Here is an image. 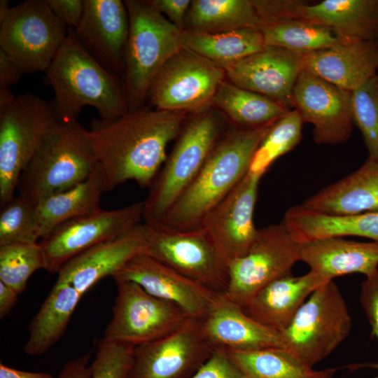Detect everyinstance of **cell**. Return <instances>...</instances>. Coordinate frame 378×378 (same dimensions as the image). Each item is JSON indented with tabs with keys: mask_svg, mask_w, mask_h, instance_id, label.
Segmentation results:
<instances>
[{
	"mask_svg": "<svg viewBox=\"0 0 378 378\" xmlns=\"http://www.w3.org/2000/svg\"><path fill=\"white\" fill-rule=\"evenodd\" d=\"M184 112L139 108L112 120L93 119L88 130L106 191L129 181L150 186L168 144L185 124Z\"/></svg>",
	"mask_w": 378,
	"mask_h": 378,
	"instance_id": "1",
	"label": "cell"
},
{
	"mask_svg": "<svg viewBox=\"0 0 378 378\" xmlns=\"http://www.w3.org/2000/svg\"><path fill=\"white\" fill-rule=\"evenodd\" d=\"M45 74L46 81L55 94L50 104L59 124L78 122L85 106L94 107L99 119L106 121L130 111L120 76L89 53L72 27H69L66 38Z\"/></svg>",
	"mask_w": 378,
	"mask_h": 378,
	"instance_id": "2",
	"label": "cell"
},
{
	"mask_svg": "<svg viewBox=\"0 0 378 378\" xmlns=\"http://www.w3.org/2000/svg\"><path fill=\"white\" fill-rule=\"evenodd\" d=\"M271 126L235 128L222 136L197 176L158 224L181 231L201 227L248 172L254 153Z\"/></svg>",
	"mask_w": 378,
	"mask_h": 378,
	"instance_id": "3",
	"label": "cell"
},
{
	"mask_svg": "<svg viewBox=\"0 0 378 378\" xmlns=\"http://www.w3.org/2000/svg\"><path fill=\"white\" fill-rule=\"evenodd\" d=\"M98 165L88 130L78 122L57 123L22 172L18 195L37 203L82 183Z\"/></svg>",
	"mask_w": 378,
	"mask_h": 378,
	"instance_id": "4",
	"label": "cell"
},
{
	"mask_svg": "<svg viewBox=\"0 0 378 378\" xmlns=\"http://www.w3.org/2000/svg\"><path fill=\"white\" fill-rule=\"evenodd\" d=\"M130 20L125 52V88L130 111L147 98L156 74L182 47L183 30L155 8L150 1H125Z\"/></svg>",
	"mask_w": 378,
	"mask_h": 378,
	"instance_id": "5",
	"label": "cell"
},
{
	"mask_svg": "<svg viewBox=\"0 0 378 378\" xmlns=\"http://www.w3.org/2000/svg\"><path fill=\"white\" fill-rule=\"evenodd\" d=\"M222 123L211 113H200L186 122L172 153L155 177L144 201V222L160 223L189 187L222 138Z\"/></svg>",
	"mask_w": 378,
	"mask_h": 378,
	"instance_id": "6",
	"label": "cell"
},
{
	"mask_svg": "<svg viewBox=\"0 0 378 378\" xmlns=\"http://www.w3.org/2000/svg\"><path fill=\"white\" fill-rule=\"evenodd\" d=\"M351 326L340 290L333 281H328L310 295L281 333L284 349L313 368L344 341Z\"/></svg>",
	"mask_w": 378,
	"mask_h": 378,
	"instance_id": "7",
	"label": "cell"
},
{
	"mask_svg": "<svg viewBox=\"0 0 378 378\" xmlns=\"http://www.w3.org/2000/svg\"><path fill=\"white\" fill-rule=\"evenodd\" d=\"M50 104L28 92L0 108V206L15 197L20 176L57 124Z\"/></svg>",
	"mask_w": 378,
	"mask_h": 378,
	"instance_id": "8",
	"label": "cell"
},
{
	"mask_svg": "<svg viewBox=\"0 0 378 378\" xmlns=\"http://www.w3.org/2000/svg\"><path fill=\"white\" fill-rule=\"evenodd\" d=\"M68 32L46 0L24 1L0 22V50L24 73L46 72Z\"/></svg>",
	"mask_w": 378,
	"mask_h": 378,
	"instance_id": "9",
	"label": "cell"
},
{
	"mask_svg": "<svg viewBox=\"0 0 378 378\" xmlns=\"http://www.w3.org/2000/svg\"><path fill=\"white\" fill-rule=\"evenodd\" d=\"M145 224L146 253L216 293L228 284V262L206 230Z\"/></svg>",
	"mask_w": 378,
	"mask_h": 378,
	"instance_id": "10",
	"label": "cell"
},
{
	"mask_svg": "<svg viewBox=\"0 0 378 378\" xmlns=\"http://www.w3.org/2000/svg\"><path fill=\"white\" fill-rule=\"evenodd\" d=\"M117 295L102 337L134 347L160 339L189 318L176 305L158 298L139 284L114 279Z\"/></svg>",
	"mask_w": 378,
	"mask_h": 378,
	"instance_id": "11",
	"label": "cell"
},
{
	"mask_svg": "<svg viewBox=\"0 0 378 378\" xmlns=\"http://www.w3.org/2000/svg\"><path fill=\"white\" fill-rule=\"evenodd\" d=\"M300 244L283 222L258 229L248 251L229 263L225 294L242 306L270 283L291 274Z\"/></svg>",
	"mask_w": 378,
	"mask_h": 378,
	"instance_id": "12",
	"label": "cell"
},
{
	"mask_svg": "<svg viewBox=\"0 0 378 378\" xmlns=\"http://www.w3.org/2000/svg\"><path fill=\"white\" fill-rule=\"evenodd\" d=\"M144 201L113 209H99L57 226L38 241L45 269L57 274L70 259L101 243L120 237L141 224Z\"/></svg>",
	"mask_w": 378,
	"mask_h": 378,
	"instance_id": "13",
	"label": "cell"
},
{
	"mask_svg": "<svg viewBox=\"0 0 378 378\" xmlns=\"http://www.w3.org/2000/svg\"><path fill=\"white\" fill-rule=\"evenodd\" d=\"M225 74L220 66L183 48L159 70L147 98L158 110L194 111L211 102Z\"/></svg>",
	"mask_w": 378,
	"mask_h": 378,
	"instance_id": "14",
	"label": "cell"
},
{
	"mask_svg": "<svg viewBox=\"0 0 378 378\" xmlns=\"http://www.w3.org/2000/svg\"><path fill=\"white\" fill-rule=\"evenodd\" d=\"M265 22L293 18L325 27L342 42L375 41L378 0H255Z\"/></svg>",
	"mask_w": 378,
	"mask_h": 378,
	"instance_id": "15",
	"label": "cell"
},
{
	"mask_svg": "<svg viewBox=\"0 0 378 378\" xmlns=\"http://www.w3.org/2000/svg\"><path fill=\"white\" fill-rule=\"evenodd\" d=\"M214 349L204 335L202 319L189 317L172 333L135 346L127 378H190Z\"/></svg>",
	"mask_w": 378,
	"mask_h": 378,
	"instance_id": "16",
	"label": "cell"
},
{
	"mask_svg": "<svg viewBox=\"0 0 378 378\" xmlns=\"http://www.w3.org/2000/svg\"><path fill=\"white\" fill-rule=\"evenodd\" d=\"M293 109L303 123L313 125V139L318 144H340L351 134L352 92L309 71L303 70L294 86Z\"/></svg>",
	"mask_w": 378,
	"mask_h": 378,
	"instance_id": "17",
	"label": "cell"
},
{
	"mask_svg": "<svg viewBox=\"0 0 378 378\" xmlns=\"http://www.w3.org/2000/svg\"><path fill=\"white\" fill-rule=\"evenodd\" d=\"M262 175L248 172L235 188L209 214L204 227L229 263L244 255L258 230L253 212Z\"/></svg>",
	"mask_w": 378,
	"mask_h": 378,
	"instance_id": "18",
	"label": "cell"
},
{
	"mask_svg": "<svg viewBox=\"0 0 378 378\" xmlns=\"http://www.w3.org/2000/svg\"><path fill=\"white\" fill-rule=\"evenodd\" d=\"M223 69L232 83L293 109V88L303 71L302 55L265 46Z\"/></svg>",
	"mask_w": 378,
	"mask_h": 378,
	"instance_id": "19",
	"label": "cell"
},
{
	"mask_svg": "<svg viewBox=\"0 0 378 378\" xmlns=\"http://www.w3.org/2000/svg\"><path fill=\"white\" fill-rule=\"evenodd\" d=\"M113 279L139 284L190 318L203 319L218 294L145 253L130 260Z\"/></svg>",
	"mask_w": 378,
	"mask_h": 378,
	"instance_id": "20",
	"label": "cell"
},
{
	"mask_svg": "<svg viewBox=\"0 0 378 378\" xmlns=\"http://www.w3.org/2000/svg\"><path fill=\"white\" fill-rule=\"evenodd\" d=\"M84 11L74 29L81 45L104 66L120 76L125 73V52L129 15L120 0H83Z\"/></svg>",
	"mask_w": 378,
	"mask_h": 378,
	"instance_id": "21",
	"label": "cell"
},
{
	"mask_svg": "<svg viewBox=\"0 0 378 378\" xmlns=\"http://www.w3.org/2000/svg\"><path fill=\"white\" fill-rule=\"evenodd\" d=\"M146 252L145 224L96 245L67 261L55 284L70 285L83 295L101 279L113 276L133 258Z\"/></svg>",
	"mask_w": 378,
	"mask_h": 378,
	"instance_id": "22",
	"label": "cell"
},
{
	"mask_svg": "<svg viewBox=\"0 0 378 378\" xmlns=\"http://www.w3.org/2000/svg\"><path fill=\"white\" fill-rule=\"evenodd\" d=\"M202 321L204 335L214 349L250 351L284 348L280 332L251 318L225 293L216 295Z\"/></svg>",
	"mask_w": 378,
	"mask_h": 378,
	"instance_id": "23",
	"label": "cell"
},
{
	"mask_svg": "<svg viewBox=\"0 0 378 378\" xmlns=\"http://www.w3.org/2000/svg\"><path fill=\"white\" fill-rule=\"evenodd\" d=\"M302 55L303 70L350 92L377 75L376 41L342 42Z\"/></svg>",
	"mask_w": 378,
	"mask_h": 378,
	"instance_id": "24",
	"label": "cell"
},
{
	"mask_svg": "<svg viewBox=\"0 0 378 378\" xmlns=\"http://www.w3.org/2000/svg\"><path fill=\"white\" fill-rule=\"evenodd\" d=\"M300 260L326 281L354 273L368 276L378 271V242L328 237L301 242Z\"/></svg>",
	"mask_w": 378,
	"mask_h": 378,
	"instance_id": "25",
	"label": "cell"
},
{
	"mask_svg": "<svg viewBox=\"0 0 378 378\" xmlns=\"http://www.w3.org/2000/svg\"><path fill=\"white\" fill-rule=\"evenodd\" d=\"M326 281L310 270L298 276L288 274L263 287L241 307L251 318L281 333L310 295Z\"/></svg>",
	"mask_w": 378,
	"mask_h": 378,
	"instance_id": "26",
	"label": "cell"
},
{
	"mask_svg": "<svg viewBox=\"0 0 378 378\" xmlns=\"http://www.w3.org/2000/svg\"><path fill=\"white\" fill-rule=\"evenodd\" d=\"M301 205L335 216L378 211V161L368 158L358 169L308 197Z\"/></svg>",
	"mask_w": 378,
	"mask_h": 378,
	"instance_id": "27",
	"label": "cell"
},
{
	"mask_svg": "<svg viewBox=\"0 0 378 378\" xmlns=\"http://www.w3.org/2000/svg\"><path fill=\"white\" fill-rule=\"evenodd\" d=\"M282 222L299 242L349 236L365 237L378 242V211L335 216L309 210L300 204L288 209Z\"/></svg>",
	"mask_w": 378,
	"mask_h": 378,
	"instance_id": "28",
	"label": "cell"
},
{
	"mask_svg": "<svg viewBox=\"0 0 378 378\" xmlns=\"http://www.w3.org/2000/svg\"><path fill=\"white\" fill-rule=\"evenodd\" d=\"M105 191L104 176L99 164L82 183L38 202L36 219L40 238L64 222L101 209V197Z\"/></svg>",
	"mask_w": 378,
	"mask_h": 378,
	"instance_id": "29",
	"label": "cell"
},
{
	"mask_svg": "<svg viewBox=\"0 0 378 378\" xmlns=\"http://www.w3.org/2000/svg\"><path fill=\"white\" fill-rule=\"evenodd\" d=\"M82 296L70 285H54L29 326L26 354L43 355L60 340Z\"/></svg>",
	"mask_w": 378,
	"mask_h": 378,
	"instance_id": "30",
	"label": "cell"
},
{
	"mask_svg": "<svg viewBox=\"0 0 378 378\" xmlns=\"http://www.w3.org/2000/svg\"><path fill=\"white\" fill-rule=\"evenodd\" d=\"M243 130H258L272 125L291 109L267 97L223 81L212 101Z\"/></svg>",
	"mask_w": 378,
	"mask_h": 378,
	"instance_id": "31",
	"label": "cell"
},
{
	"mask_svg": "<svg viewBox=\"0 0 378 378\" xmlns=\"http://www.w3.org/2000/svg\"><path fill=\"white\" fill-rule=\"evenodd\" d=\"M260 29H240L221 32L183 30L182 47L220 67L256 53L265 48Z\"/></svg>",
	"mask_w": 378,
	"mask_h": 378,
	"instance_id": "32",
	"label": "cell"
},
{
	"mask_svg": "<svg viewBox=\"0 0 378 378\" xmlns=\"http://www.w3.org/2000/svg\"><path fill=\"white\" fill-rule=\"evenodd\" d=\"M186 24L188 30L214 33L260 29L264 22L255 0H195L188 10Z\"/></svg>",
	"mask_w": 378,
	"mask_h": 378,
	"instance_id": "33",
	"label": "cell"
},
{
	"mask_svg": "<svg viewBox=\"0 0 378 378\" xmlns=\"http://www.w3.org/2000/svg\"><path fill=\"white\" fill-rule=\"evenodd\" d=\"M227 351L247 378H333L337 371L309 368L284 348Z\"/></svg>",
	"mask_w": 378,
	"mask_h": 378,
	"instance_id": "34",
	"label": "cell"
},
{
	"mask_svg": "<svg viewBox=\"0 0 378 378\" xmlns=\"http://www.w3.org/2000/svg\"><path fill=\"white\" fill-rule=\"evenodd\" d=\"M266 46L286 49L300 55L331 47L340 42L329 29L302 20L280 18L260 28Z\"/></svg>",
	"mask_w": 378,
	"mask_h": 378,
	"instance_id": "35",
	"label": "cell"
},
{
	"mask_svg": "<svg viewBox=\"0 0 378 378\" xmlns=\"http://www.w3.org/2000/svg\"><path fill=\"white\" fill-rule=\"evenodd\" d=\"M303 124L295 109L275 122L255 150L248 172L263 176L274 162L298 145Z\"/></svg>",
	"mask_w": 378,
	"mask_h": 378,
	"instance_id": "36",
	"label": "cell"
},
{
	"mask_svg": "<svg viewBox=\"0 0 378 378\" xmlns=\"http://www.w3.org/2000/svg\"><path fill=\"white\" fill-rule=\"evenodd\" d=\"M45 269V260L39 243L0 246V281L18 294L24 291L30 276Z\"/></svg>",
	"mask_w": 378,
	"mask_h": 378,
	"instance_id": "37",
	"label": "cell"
},
{
	"mask_svg": "<svg viewBox=\"0 0 378 378\" xmlns=\"http://www.w3.org/2000/svg\"><path fill=\"white\" fill-rule=\"evenodd\" d=\"M36 203L18 194L1 207L0 246L34 244L40 240Z\"/></svg>",
	"mask_w": 378,
	"mask_h": 378,
	"instance_id": "38",
	"label": "cell"
},
{
	"mask_svg": "<svg viewBox=\"0 0 378 378\" xmlns=\"http://www.w3.org/2000/svg\"><path fill=\"white\" fill-rule=\"evenodd\" d=\"M354 122L359 128L370 159L378 161V83L377 75L352 92Z\"/></svg>",
	"mask_w": 378,
	"mask_h": 378,
	"instance_id": "39",
	"label": "cell"
},
{
	"mask_svg": "<svg viewBox=\"0 0 378 378\" xmlns=\"http://www.w3.org/2000/svg\"><path fill=\"white\" fill-rule=\"evenodd\" d=\"M134 346L99 340L90 363L89 378H127L132 361Z\"/></svg>",
	"mask_w": 378,
	"mask_h": 378,
	"instance_id": "40",
	"label": "cell"
},
{
	"mask_svg": "<svg viewBox=\"0 0 378 378\" xmlns=\"http://www.w3.org/2000/svg\"><path fill=\"white\" fill-rule=\"evenodd\" d=\"M360 302L372 328V335L378 339V271L366 276L360 284ZM378 370V363H359L348 366L350 370L360 368ZM378 378V375L375 377Z\"/></svg>",
	"mask_w": 378,
	"mask_h": 378,
	"instance_id": "41",
	"label": "cell"
},
{
	"mask_svg": "<svg viewBox=\"0 0 378 378\" xmlns=\"http://www.w3.org/2000/svg\"><path fill=\"white\" fill-rule=\"evenodd\" d=\"M190 378H247L225 349H215L207 361Z\"/></svg>",
	"mask_w": 378,
	"mask_h": 378,
	"instance_id": "42",
	"label": "cell"
},
{
	"mask_svg": "<svg viewBox=\"0 0 378 378\" xmlns=\"http://www.w3.org/2000/svg\"><path fill=\"white\" fill-rule=\"evenodd\" d=\"M47 4L67 27L75 29L84 11L83 0H46Z\"/></svg>",
	"mask_w": 378,
	"mask_h": 378,
	"instance_id": "43",
	"label": "cell"
},
{
	"mask_svg": "<svg viewBox=\"0 0 378 378\" xmlns=\"http://www.w3.org/2000/svg\"><path fill=\"white\" fill-rule=\"evenodd\" d=\"M153 6L162 15L164 14L169 20L184 30L186 18L190 6L189 0H152L150 1Z\"/></svg>",
	"mask_w": 378,
	"mask_h": 378,
	"instance_id": "44",
	"label": "cell"
},
{
	"mask_svg": "<svg viewBox=\"0 0 378 378\" xmlns=\"http://www.w3.org/2000/svg\"><path fill=\"white\" fill-rule=\"evenodd\" d=\"M90 353H86L67 361L56 378H89Z\"/></svg>",
	"mask_w": 378,
	"mask_h": 378,
	"instance_id": "45",
	"label": "cell"
},
{
	"mask_svg": "<svg viewBox=\"0 0 378 378\" xmlns=\"http://www.w3.org/2000/svg\"><path fill=\"white\" fill-rule=\"evenodd\" d=\"M24 72L3 50H0V88H10Z\"/></svg>",
	"mask_w": 378,
	"mask_h": 378,
	"instance_id": "46",
	"label": "cell"
},
{
	"mask_svg": "<svg viewBox=\"0 0 378 378\" xmlns=\"http://www.w3.org/2000/svg\"><path fill=\"white\" fill-rule=\"evenodd\" d=\"M18 293L10 287L0 281V318H6L15 307Z\"/></svg>",
	"mask_w": 378,
	"mask_h": 378,
	"instance_id": "47",
	"label": "cell"
},
{
	"mask_svg": "<svg viewBox=\"0 0 378 378\" xmlns=\"http://www.w3.org/2000/svg\"><path fill=\"white\" fill-rule=\"evenodd\" d=\"M0 378H53L47 372H29L10 368L0 363Z\"/></svg>",
	"mask_w": 378,
	"mask_h": 378,
	"instance_id": "48",
	"label": "cell"
},
{
	"mask_svg": "<svg viewBox=\"0 0 378 378\" xmlns=\"http://www.w3.org/2000/svg\"><path fill=\"white\" fill-rule=\"evenodd\" d=\"M15 97L10 88H0V108L11 103Z\"/></svg>",
	"mask_w": 378,
	"mask_h": 378,
	"instance_id": "49",
	"label": "cell"
},
{
	"mask_svg": "<svg viewBox=\"0 0 378 378\" xmlns=\"http://www.w3.org/2000/svg\"><path fill=\"white\" fill-rule=\"evenodd\" d=\"M11 7L9 6V1L8 0L0 1V22L8 15Z\"/></svg>",
	"mask_w": 378,
	"mask_h": 378,
	"instance_id": "50",
	"label": "cell"
},
{
	"mask_svg": "<svg viewBox=\"0 0 378 378\" xmlns=\"http://www.w3.org/2000/svg\"><path fill=\"white\" fill-rule=\"evenodd\" d=\"M376 42H377V47H378V31H377V37H376ZM377 83H378V75H377Z\"/></svg>",
	"mask_w": 378,
	"mask_h": 378,
	"instance_id": "51",
	"label": "cell"
}]
</instances>
